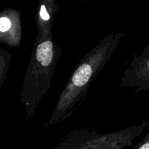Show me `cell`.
Listing matches in <instances>:
<instances>
[{"label": "cell", "instance_id": "cell-6", "mask_svg": "<svg viewBox=\"0 0 149 149\" xmlns=\"http://www.w3.org/2000/svg\"><path fill=\"white\" fill-rule=\"evenodd\" d=\"M133 149H149V131Z\"/></svg>", "mask_w": 149, "mask_h": 149}, {"label": "cell", "instance_id": "cell-3", "mask_svg": "<svg viewBox=\"0 0 149 149\" xmlns=\"http://www.w3.org/2000/svg\"><path fill=\"white\" fill-rule=\"evenodd\" d=\"M148 126L143 120L141 124L106 133H99L95 130L80 128L64 135L52 149H123L132 145Z\"/></svg>", "mask_w": 149, "mask_h": 149}, {"label": "cell", "instance_id": "cell-1", "mask_svg": "<svg viewBox=\"0 0 149 149\" xmlns=\"http://www.w3.org/2000/svg\"><path fill=\"white\" fill-rule=\"evenodd\" d=\"M124 33L109 34L85 54L61 92L46 127L59 125L71 117L85 100L95 77L103 71L117 49Z\"/></svg>", "mask_w": 149, "mask_h": 149}, {"label": "cell", "instance_id": "cell-2", "mask_svg": "<svg viewBox=\"0 0 149 149\" xmlns=\"http://www.w3.org/2000/svg\"><path fill=\"white\" fill-rule=\"evenodd\" d=\"M62 54L52 38H36L22 91V102L27 119L33 117L43 96L51 87L52 79Z\"/></svg>", "mask_w": 149, "mask_h": 149}, {"label": "cell", "instance_id": "cell-4", "mask_svg": "<svg viewBox=\"0 0 149 149\" xmlns=\"http://www.w3.org/2000/svg\"><path fill=\"white\" fill-rule=\"evenodd\" d=\"M123 88H135L134 94L149 89V45L141 54H134L120 80Z\"/></svg>", "mask_w": 149, "mask_h": 149}, {"label": "cell", "instance_id": "cell-5", "mask_svg": "<svg viewBox=\"0 0 149 149\" xmlns=\"http://www.w3.org/2000/svg\"><path fill=\"white\" fill-rule=\"evenodd\" d=\"M60 7L55 0H39L35 14L38 39L52 38L54 15Z\"/></svg>", "mask_w": 149, "mask_h": 149}]
</instances>
